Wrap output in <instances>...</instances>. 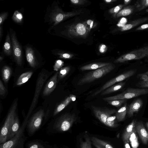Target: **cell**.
<instances>
[{
    "label": "cell",
    "instance_id": "1",
    "mask_svg": "<svg viewBox=\"0 0 148 148\" xmlns=\"http://www.w3.org/2000/svg\"><path fill=\"white\" fill-rule=\"evenodd\" d=\"M76 119L74 114H63L58 118L52 126L48 127V131L51 134L66 132L70 129Z\"/></svg>",
    "mask_w": 148,
    "mask_h": 148
},
{
    "label": "cell",
    "instance_id": "2",
    "mask_svg": "<svg viewBox=\"0 0 148 148\" xmlns=\"http://www.w3.org/2000/svg\"><path fill=\"white\" fill-rule=\"evenodd\" d=\"M28 119H25L18 133L11 139L0 144V148H24L25 143L27 139L25 135L24 131L27 124Z\"/></svg>",
    "mask_w": 148,
    "mask_h": 148
},
{
    "label": "cell",
    "instance_id": "3",
    "mask_svg": "<svg viewBox=\"0 0 148 148\" xmlns=\"http://www.w3.org/2000/svg\"><path fill=\"white\" fill-rule=\"evenodd\" d=\"M115 67L113 64L110 63L108 65L89 72L79 80L77 84L81 86L90 83L109 73L113 70Z\"/></svg>",
    "mask_w": 148,
    "mask_h": 148
},
{
    "label": "cell",
    "instance_id": "4",
    "mask_svg": "<svg viewBox=\"0 0 148 148\" xmlns=\"http://www.w3.org/2000/svg\"><path fill=\"white\" fill-rule=\"evenodd\" d=\"M17 102L15 101L12 105L8 113L0 133V144L7 141L10 128L15 118Z\"/></svg>",
    "mask_w": 148,
    "mask_h": 148
},
{
    "label": "cell",
    "instance_id": "5",
    "mask_svg": "<svg viewBox=\"0 0 148 148\" xmlns=\"http://www.w3.org/2000/svg\"><path fill=\"white\" fill-rule=\"evenodd\" d=\"M148 93L147 88H128L121 93L114 96L105 97L103 99L106 101L117 99H126Z\"/></svg>",
    "mask_w": 148,
    "mask_h": 148
},
{
    "label": "cell",
    "instance_id": "6",
    "mask_svg": "<svg viewBox=\"0 0 148 148\" xmlns=\"http://www.w3.org/2000/svg\"><path fill=\"white\" fill-rule=\"evenodd\" d=\"M49 75L44 71H41L38 75L35 88V92L30 108L26 118H29L37 102L40 92L46 81Z\"/></svg>",
    "mask_w": 148,
    "mask_h": 148
},
{
    "label": "cell",
    "instance_id": "7",
    "mask_svg": "<svg viewBox=\"0 0 148 148\" xmlns=\"http://www.w3.org/2000/svg\"><path fill=\"white\" fill-rule=\"evenodd\" d=\"M148 56V46L132 51L122 55L114 61L115 63H123L128 61L139 60Z\"/></svg>",
    "mask_w": 148,
    "mask_h": 148
},
{
    "label": "cell",
    "instance_id": "8",
    "mask_svg": "<svg viewBox=\"0 0 148 148\" xmlns=\"http://www.w3.org/2000/svg\"><path fill=\"white\" fill-rule=\"evenodd\" d=\"M45 116L44 110L41 109L35 113L28 121L26 126L27 130L29 136H33L39 129Z\"/></svg>",
    "mask_w": 148,
    "mask_h": 148
},
{
    "label": "cell",
    "instance_id": "9",
    "mask_svg": "<svg viewBox=\"0 0 148 148\" xmlns=\"http://www.w3.org/2000/svg\"><path fill=\"white\" fill-rule=\"evenodd\" d=\"M89 32L83 22L79 23L69 26L66 30V35L72 38H85Z\"/></svg>",
    "mask_w": 148,
    "mask_h": 148
},
{
    "label": "cell",
    "instance_id": "10",
    "mask_svg": "<svg viewBox=\"0 0 148 148\" xmlns=\"http://www.w3.org/2000/svg\"><path fill=\"white\" fill-rule=\"evenodd\" d=\"M82 12V10L71 12H65L56 7L51 14V23H53V25H56L65 19L79 14Z\"/></svg>",
    "mask_w": 148,
    "mask_h": 148
},
{
    "label": "cell",
    "instance_id": "11",
    "mask_svg": "<svg viewBox=\"0 0 148 148\" xmlns=\"http://www.w3.org/2000/svg\"><path fill=\"white\" fill-rule=\"evenodd\" d=\"M136 69H132L125 72L109 81L102 86L99 90L94 93L92 96H95L108 88L114 85L116 83L121 82L125 79L128 78L135 74Z\"/></svg>",
    "mask_w": 148,
    "mask_h": 148
},
{
    "label": "cell",
    "instance_id": "12",
    "mask_svg": "<svg viewBox=\"0 0 148 148\" xmlns=\"http://www.w3.org/2000/svg\"><path fill=\"white\" fill-rule=\"evenodd\" d=\"M92 108L95 116L106 125L107 117L116 112L115 109L101 108L94 106H92Z\"/></svg>",
    "mask_w": 148,
    "mask_h": 148
},
{
    "label": "cell",
    "instance_id": "13",
    "mask_svg": "<svg viewBox=\"0 0 148 148\" xmlns=\"http://www.w3.org/2000/svg\"><path fill=\"white\" fill-rule=\"evenodd\" d=\"M11 38L14 56L17 64L21 66L22 63V51L21 48L14 33L11 34Z\"/></svg>",
    "mask_w": 148,
    "mask_h": 148
},
{
    "label": "cell",
    "instance_id": "14",
    "mask_svg": "<svg viewBox=\"0 0 148 148\" xmlns=\"http://www.w3.org/2000/svg\"><path fill=\"white\" fill-rule=\"evenodd\" d=\"M58 73V72H56L46 84L43 92L44 96L50 94L56 88Z\"/></svg>",
    "mask_w": 148,
    "mask_h": 148
},
{
    "label": "cell",
    "instance_id": "15",
    "mask_svg": "<svg viewBox=\"0 0 148 148\" xmlns=\"http://www.w3.org/2000/svg\"><path fill=\"white\" fill-rule=\"evenodd\" d=\"M135 129L143 143L147 144L148 143V133L142 122H136Z\"/></svg>",
    "mask_w": 148,
    "mask_h": 148
},
{
    "label": "cell",
    "instance_id": "16",
    "mask_svg": "<svg viewBox=\"0 0 148 148\" xmlns=\"http://www.w3.org/2000/svg\"><path fill=\"white\" fill-rule=\"evenodd\" d=\"M53 146L47 141L38 139L29 141L25 144L26 148H53Z\"/></svg>",
    "mask_w": 148,
    "mask_h": 148
},
{
    "label": "cell",
    "instance_id": "17",
    "mask_svg": "<svg viewBox=\"0 0 148 148\" xmlns=\"http://www.w3.org/2000/svg\"><path fill=\"white\" fill-rule=\"evenodd\" d=\"M143 104L142 100L140 98L134 100L127 107V114L129 117L132 116L134 113L138 112L141 108Z\"/></svg>",
    "mask_w": 148,
    "mask_h": 148
},
{
    "label": "cell",
    "instance_id": "18",
    "mask_svg": "<svg viewBox=\"0 0 148 148\" xmlns=\"http://www.w3.org/2000/svg\"><path fill=\"white\" fill-rule=\"evenodd\" d=\"M148 21V17H143L135 19L126 24L124 26L121 27L119 30L121 32L128 30L140 24L144 23Z\"/></svg>",
    "mask_w": 148,
    "mask_h": 148
},
{
    "label": "cell",
    "instance_id": "19",
    "mask_svg": "<svg viewBox=\"0 0 148 148\" xmlns=\"http://www.w3.org/2000/svg\"><path fill=\"white\" fill-rule=\"evenodd\" d=\"M20 127L18 118L16 114L10 129L7 141L12 138L19 131Z\"/></svg>",
    "mask_w": 148,
    "mask_h": 148
},
{
    "label": "cell",
    "instance_id": "20",
    "mask_svg": "<svg viewBox=\"0 0 148 148\" xmlns=\"http://www.w3.org/2000/svg\"><path fill=\"white\" fill-rule=\"evenodd\" d=\"M76 98V97L75 95L72 94L70 95L57 107L54 111L53 116L56 115L63 110L71 102L75 101Z\"/></svg>",
    "mask_w": 148,
    "mask_h": 148
},
{
    "label": "cell",
    "instance_id": "21",
    "mask_svg": "<svg viewBox=\"0 0 148 148\" xmlns=\"http://www.w3.org/2000/svg\"><path fill=\"white\" fill-rule=\"evenodd\" d=\"M136 120H133L126 127L122 136V140L124 142H128L130 136L133 131L135 129L136 123Z\"/></svg>",
    "mask_w": 148,
    "mask_h": 148
},
{
    "label": "cell",
    "instance_id": "22",
    "mask_svg": "<svg viewBox=\"0 0 148 148\" xmlns=\"http://www.w3.org/2000/svg\"><path fill=\"white\" fill-rule=\"evenodd\" d=\"M91 143L97 148H114L107 142L95 137H90Z\"/></svg>",
    "mask_w": 148,
    "mask_h": 148
},
{
    "label": "cell",
    "instance_id": "23",
    "mask_svg": "<svg viewBox=\"0 0 148 148\" xmlns=\"http://www.w3.org/2000/svg\"><path fill=\"white\" fill-rule=\"evenodd\" d=\"M26 55L27 61L29 65L33 68L35 67L36 65V62L34 51L31 47H26Z\"/></svg>",
    "mask_w": 148,
    "mask_h": 148
},
{
    "label": "cell",
    "instance_id": "24",
    "mask_svg": "<svg viewBox=\"0 0 148 148\" xmlns=\"http://www.w3.org/2000/svg\"><path fill=\"white\" fill-rule=\"evenodd\" d=\"M110 63L96 62L90 64L83 66L80 67V69L82 71L89 70H95L108 65Z\"/></svg>",
    "mask_w": 148,
    "mask_h": 148
},
{
    "label": "cell",
    "instance_id": "25",
    "mask_svg": "<svg viewBox=\"0 0 148 148\" xmlns=\"http://www.w3.org/2000/svg\"><path fill=\"white\" fill-rule=\"evenodd\" d=\"M125 83V82H121L116 84L114 85L103 91L101 92V95H106L117 91L122 88Z\"/></svg>",
    "mask_w": 148,
    "mask_h": 148
},
{
    "label": "cell",
    "instance_id": "26",
    "mask_svg": "<svg viewBox=\"0 0 148 148\" xmlns=\"http://www.w3.org/2000/svg\"><path fill=\"white\" fill-rule=\"evenodd\" d=\"M127 103H125L123 106L116 112L115 116L117 121L120 122L124 120L127 114Z\"/></svg>",
    "mask_w": 148,
    "mask_h": 148
},
{
    "label": "cell",
    "instance_id": "27",
    "mask_svg": "<svg viewBox=\"0 0 148 148\" xmlns=\"http://www.w3.org/2000/svg\"><path fill=\"white\" fill-rule=\"evenodd\" d=\"M32 74V71H28L22 73L18 78L16 85L20 86L26 82L30 78Z\"/></svg>",
    "mask_w": 148,
    "mask_h": 148
},
{
    "label": "cell",
    "instance_id": "28",
    "mask_svg": "<svg viewBox=\"0 0 148 148\" xmlns=\"http://www.w3.org/2000/svg\"><path fill=\"white\" fill-rule=\"evenodd\" d=\"M134 9V7L133 5H129L125 7L117 14L116 17L118 18L130 15L133 12Z\"/></svg>",
    "mask_w": 148,
    "mask_h": 148
},
{
    "label": "cell",
    "instance_id": "29",
    "mask_svg": "<svg viewBox=\"0 0 148 148\" xmlns=\"http://www.w3.org/2000/svg\"><path fill=\"white\" fill-rule=\"evenodd\" d=\"M4 53L7 55H10L12 53V46L9 34L7 35L5 42L3 47Z\"/></svg>",
    "mask_w": 148,
    "mask_h": 148
},
{
    "label": "cell",
    "instance_id": "30",
    "mask_svg": "<svg viewBox=\"0 0 148 148\" xmlns=\"http://www.w3.org/2000/svg\"><path fill=\"white\" fill-rule=\"evenodd\" d=\"M11 69L8 66H5L2 68V76L4 81L7 82L9 80L11 74Z\"/></svg>",
    "mask_w": 148,
    "mask_h": 148
},
{
    "label": "cell",
    "instance_id": "31",
    "mask_svg": "<svg viewBox=\"0 0 148 148\" xmlns=\"http://www.w3.org/2000/svg\"><path fill=\"white\" fill-rule=\"evenodd\" d=\"M136 129L132 132L129 139L132 146L133 148H137L139 145Z\"/></svg>",
    "mask_w": 148,
    "mask_h": 148
},
{
    "label": "cell",
    "instance_id": "32",
    "mask_svg": "<svg viewBox=\"0 0 148 148\" xmlns=\"http://www.w3.org/2000/svg\"><path fill=\"white\" fill-rule=\"evenodd\" d=\"M135 6L138 11H140L148 7V0H142L137 1Z\"/></svg>",
    "mask_w": 148,
    "mask_h": 148
},
{
    "label": "cell",
    "instance_id": "33",
    "mask_svg": "<svg viewBox=\"0 0 148 148\" xmlns=\"http://www.w3.org/2000/svg\"><path fill=\"white\" fill-rule=\"evenodd\" d=\"M116 116H108L106 120V125L111 127H116L118 126V125L116 123L115 119Z\"/></svg>",
    "mask_w": 148,
    "mask_h": 148
},
{
    "label": "cell",
    "instance_id": "34",
    "mask_svg": "<svg viewBox=\"0 0 148 148\" xmlns=\"http://www.w3.org/2000/svg\"><path fill=\"white\" fill-rule=\"evenodd\" d=\"M85 141H80L81 148H92L91 142L90 137L87 134L85 136Z\"/></svg>",
    "mask_w": 148,
    "mask_h": 148
},
{
    "label": "cell",
    "instance_id": "35",
    "mask_svg": "<svg viewBox=\"0 0 148 148\" xmlns=\"http://www.w3.org/2000/svg\"><path fill=\"white\" fill-rule=\"evenodd\" d=\"M23 16L22 14L19 11H16L14 13L12 18L15 22L21 23L22 21Z\"/></svg>",
    "mask_w": 148,
    "mask_h": 148
},
{
    "label": "cell",
    "instance_id": "36",
    "mask_svg": "<svg viewBox=\"0 0 148 148\" xmlns=\"http://www.w3.org/2000/svg\"><path fill=\"white\" fill-rule=\"evenodd\" d=\"M124 6L123 4H119L118 5L110 9L109 12L112 14L114 17H116L117 14L122 10V8Z\"/></svg>",
    "mask_w": 148,
    "mask_h": 148
},
{
    "label": "cell",
    "instance_id": "37",
    "mask_svg": "<svg viewBox=\"0 0 148 148\" xmlns=\"http://www.w3.org/2000/svg\"><path fill=\"white\" fill-rule=\"evenodd\" d=\"M127 100L125 99H117L107 101L110 104L115 106L116 107H119L121 106L123 103L126 102Z\"/></svg>",
    "mask_w": 148,
    "mask_h": 148
},
{
    "label": "cell",
    "instance_id": "38",
    "mask_svg": "<svg viewBox=\"0 0 148 148\" xmlns=\"http://www.w3.org/2000/svg\"><path fill=\"white\" fill-rule=\"evenodd\" d=\"M70 68L69 66H66L61 68L58 73V77L60 79H62L65 77L69 73Z\"/></svg>",
    "mask_w": 148,
    "mask_h": 148
},
{
    "label": "cell",
    "instance_id": "39",
    "mask_svg": "<svg viewBox=\"0 0 148 148\" xmlns=\"http://www.w3.org/2000/svg\"><path fill=\"white\" fill-rule=\"evenodd\" d=\"M83 23L89 32L96 26V23L94 21L91 19L87 20Z\"/></svg>",
    "mask_w": 148,
    "mask_h": 148
},
{
    "label": "cell",
    "instance_id": "40",
    "mask_svg": "<svg viewBox=\"0 0 148 148\" xmlns=\"http://www.w3.org/2000/svg\"><path fill=\"white\" fill-rule=\"evenodd\" d=\"M64 62L61 60H58L56 61L53 66L54 70L58 71L64 65Z\"/></svg>",
    "mask_w": 148,
    "mask_h": 148
},
{
    "label": "cell",
    "instance_id": "41",
    "mask_svg": "<svg viewBox=\"0 0 148 148\" xmlns=\"http://www.w3.org/2000/svg\"><path fill=\"white\" fill-rule=\"evenodd\" d=\"M58 54L59 55L60 58L64 59H71L74 56L73 54L68 53H60Z\"/></svg>",
    "mask_w": 148,
    "mask_h": 148
},
{
    "label": "cell",
    "instance_id": "42",
    "mask_svg": "<svg viewBox=\"0 0 148 148\" xmlns=\"http://www.w3.org/2000/svg\"><path fill=\"white\" fill-rule=\"evenodd\" d=\"M70 2L73 4L75 5H81L87 3L86 0H70Z\"/></svg>",
    "mask_w": 148,
    "mask_h": 148
},
{
    "label": "cell",
    "instance_id": "43",
    "mask_svg": "<svg viewBox=\"0 0 148 148\" xmlns=\"http://www.w3.org/2000/svg\"><path fill=\"white\" fill-rule=\"evenodd\" d=\"M107 49V47L103 44H101L99 46V52L101 53H105Z\"/></svg>",
    "mask_w": 148,
    "mask_h": 148
},
{
    "label": "cell",
    "instance_id": "44",
    "mask_svg": "<svg viewBox=\"0 0 148 148\" xmlns=\"http://www.w3.org/2000/svg\"><path fill=\"white\" fill-rule=\"evenodd\" d=\"M136 86L138 87L142 88H148V81L144 82L141 81L137 84Z\"/></svg>",
    "mask_w": 148,
    "mask_h": 148
},
{
    "label": "cell",
    "instance_id": "45",
    "mask_svg": "<svg viewBox=\"0 0 148 148\" xmlns=\"http://www.w3.org/2000/svg\"><path fill=\"white\" fill-rule=\"evenodd\" d=\"M6 89L5 87L0 79V95H3L5 94L6 92Z\"/></svg>",
    "mask_w": 148,
    "mask_h": 148
},
{
    "label": "cell",
    "instance_id": "46",
    "mask_svg": "<svg viewBox=\"0 0 148 148\" xmlns=\"http://www.w3.org/2000/svg\"><path fill=\"white\" fill-rule=\"evenodd\" d=\"M138 76L142 81L147 82L148 81V75L144 73L138 75Z\"/></svg>",
    "mask_w": 148,
    "mask_h": 148
},
{
    "label": "cell",
    "instance_id": "47",
    "mask_svg": "<svg viewBox=\"0 0 148 148\" xmlns=\"http://www.w3.org/2000/svg\"><path fill=\"white\" fill-rule=\"evenodd\" d=\"M8 13L5 12L1 14L0 15V25L1 26L5 19L7 18Z\"/></svg>",
    "mask_w": 148,
    "mask_h": 148
},
{
    "label": "cell",
    "instance_id": "48",
    "mask_svg": "<svg viewBox=\"0 0 148 148\" xmlns=\"http://www.w3.org/2000/svg\"><path fill=\"white\" fill-rule=\"evenodd\" d=\"M127 19L125 18H123L119 21L117 25L119 27H123L127 22Z\"/></svg>",
    "mask_w": 148,
    "mask_h": 148
},
{
    "label": "cell",
    "instance_id": "49",
    "mask_svg": "<svg viewBox=\"0 0 148 148\" xmlns=\"http://www.w3.org/2000/svg\"><path fill=\"white\" fill-rule=\"evenodd\" d=\"M148 28V23L144 24L138 27L135 29L136 31L142 30Z\"/></svg>",
    "mask_w": 148,
    "mask_h": 148
},
{
    "label": "cell",
    "instance_id": "50",
    "mask_svg": "<svg viewBox=\"0 0 148 148\" xmlns=\"http://www.w3.org/2000/svg\"><path fill=\"white\" fill-rule=\"evenodd\" d=\"M124 142V148H131L128 142L125 141Z\"/></svg>",
    "mask_w": 148,
    "mask_h": 148
},
{
    "label": "cell",
    "instance_id": "51",
    "mask_svg": "<svg viewBox=\"0 0 148 148\" xmlns=\"http://www.w3.org/2000/svg\"><path fill=\"white\" fill-rule=\"evenodd\" d=\"M116 0H104V2L106 3H110L116 1Z\"/></svg>",
    "mask_w": 148,
    "mask_h": 148
},
{
    "label": "cell",
    "instance_id": "52",
    "mask_svg": "<svg viewBox=\"0 0 148 148\" xmlns=\"http://www.w3.org/2000/svg\"><path fill=\"white\" fill-rule=\"evenodd\" d=\"M131 1V0H124V4L125 5H127Z\"/></svg>",
    "mask_w": 148,
    "mask_h": 148
},
{
    "label": "cell",
    "instance_id": "53",
    "mask_svg": "<svg viewBox=\"0 0 148 148\" xmlns=\"http://www.w3.org/2000/svg\"><path fill=\"white\" fill-rule=\"evenodd\" d=\"M2 33H3L2 28L1 26H0V38L1 40V38L2 37Z\"/></svg>",
    "mask_w": 148,
    "mask_h": 148
},
{
    "label": "cell",
    "instance_id": "54",
    "mask_svg": "<svg viewBox=\"0 0 148 148\" xmlns=\"http://www.w3.org/2000/svg\"><path fill=\"white\" fill-rule=\"evenodd\" d=\"M53 148H58V147L56 146L53 145Z\"/></svg>",
    "mask_w": 148,
    "mask_h": 148
},
{
    "label": "cell",
    "instance_id": "55",
    "mask_svg": "<svg viewBox=\"0 0 148 148\" xmlns=\"http://www.w3.org/2000/svg\"><path fill=\"white\" fill-rule=\"evenodd\" d=\"M146 126L147 127V128L148 130V122H147L146 123Z\"/></svg>",
    "mask_w": 148,
    "mask_h": 148
},
{
    "label": "cell",
    "instance_id": "56",
    "mask_svg": "<svg viewBox=\"0 0 148 148\" xmlns=\"http://www.w3.org/2000/svg\"><path fill=\"white\" fill-rule=\"evenodd\" d=\"M3 58V57H2L1 56H0V61L1 62Z\"/></svg>",
    "mask_w": 148,
    "mask_h": 148
},
{
    "label": "cell",
    "instance_id": "57",
    "mask_svg": "<svg viewBox=\"0 0 148 148\" xmlns=\"http://www.w3.org/2000/svg\"><path fill=\"white\" fill-rule=\"evenodd\" d=\"M144 73L145 74H147V75H148V71H147L146 72Z\"/></svg>",
    "mask_w": 148,
    "mask_h": 148
},
{
    "label": "cell",
    "instance_id": "58",
    "mask_svg": "<svg viewBox=\"0 0 148 148\" xmlns=\"http://www.w3.org/2000/svg\"><path fill=\"white\" fill-rule=\"evenodd\" d=\"M147 12H148V10H147Z\"/></svg>",
    "mask_w": 148,
    "mask_h": 148
}]
</instances>
